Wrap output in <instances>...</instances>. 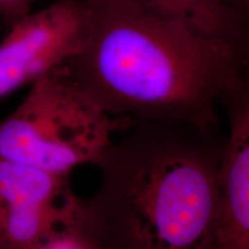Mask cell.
<instances>
[{
    "label": "cell",
    "instance_id": "obj_1",
    "mask_svg": "<svg viewBox=\"0 0 249 249\" xmlns=\"http://www.w3.org/2000/svg\"><path fill=\"white\" fill-rule=\"evenodd\" d=\"M88 35L62 68L111 116L219 127L224 95L246 80L247 44L207 36L136 0H86Z\"/></svg>",
    "mask_w": 249,
    "mask_h": 249
},
{
    "label": "cell",
    "instance_id": "obj_2",
    "mask_svg": "<svg viewBox=\"0 0 249 249\" xmlns=\"http://www.w3.org/2000/svg\"><path fill=\"white\" fill-rule=\"evenodd\" d=\"M218 129L138 123L103 154L77 230L93 249H213Z\"/></svg>",
    "mask_w": 249,
    "mask_h": 249
},
{
    "label": "cell",
    "instance_id": "obj_3",
    "mask_svg": "<svg viewBox=\"0 0 249 249\" xmlns=\"http://www.w3.org/2000/svg\"><path fill=\"white\" fill-rule=\"evenodd\" d=\"M134 124L85 97L61 66L35 81L20 105L0 120V158L71 176L76 167L97 163L114 135Z\"/></svg>",
    "mask_w": 249,
    "mask_h": 249
},
{
    "label": "cell",
    "instance_id": "obj_4",
    "mask_svg": "<svg viewBox=\"0 0 249 249\" xmlns=\"http://www.w3.org/2000/svg\"><path fill=\"white\" fill-rule=\"evenodd\" d=\"M70 178L0 158V249H39L77 225Z\"/></svg>",
    "mask_w": 249,
    "mask_h": 249
},
{
    "label": "cell",
    "instance_id": "obj_5",
    "mask_svg": "<svg viewBox=\"0 0 249 249\" xmlns=\"http://www.w3.org/2000/svg\"><path fill=\"white\" fill-rule=\"evenodd\" d=\"M88 27L86 0H55L9 27L0 42V101L79 53Z\"/></svg>",
    "mask_w": 249,
    "mask_h": 249
},
{
    "label": "cell",
    "instance_id": "obj_6",
    "mask_svg": "<svg viewBox=\"0 0 249 249\" xmlns=\"http://www.w3.org/2000/svg\"><path fill=\"white\" fill-rule=\"evenodd\" d=\"M229 133L218 174V216L213 249H249V87L247 79L229 90Z\"/></svg>",
    "mask_w": 249,
    "mask_h": 249
},
{
    "label": "cell",
    "instance_id": "obj_7",
    "mask_svg": "<svg viewBox=\"0 0 249 249\" xmlns=\"http://www.w3.org/2000/svg\"><path fill=\"white\" fill-rule=\"evenodd\" d=\"M147 7L188 23L207 36L247 44L245 13L220 0H136Z\"/></svg>",
    "mask_w": 249,
    "mask_h": 249
},
{
    "label": "cell",
    "instance_id": "obj_8",
    "mask_svg": "<svg viewBox=\"0 0 249 249\" xmlns=\"http://www.w3.org/2000/svg\"><path fill=\"white\" fill-rule=\"evenodd\" d=\"M34 0H0V20L5 27H12L30 13Z\"/></svg>",
    "mask_w": 249,
    "mask_h": 249
},
{
    "label": "cell",
    "instance_id": "obj_9",
    "mask_svg": "<svg viewBox=\"0 0 249 249\" xmlns=\"http://www.w3.org/2000/svg\"><path fill=\"white\" fill-rule=\"evenodd\" d=\"M39 249H93L80 234L77 226L62 233L54 240L50 241Z\"/></svg>",
    "mask_w": 249,
    "mask_h": 249
},
{
    "label": "cell",
    "instance_id": "obj_10",
    "mask_svg": "<svg viewBox=\"0 0 249 249\" xmlns=\"http://www.w3.org/2000/svg\"><path fill=\"white\" fill-rule=\"evenodd\" d=\"M224 4L231 6V7L238 9V11L245 13V11H247L249 0H220Z\"/></svg>",
    "mask_w": 249,
    "mask_h": 249
}]
</instances>
